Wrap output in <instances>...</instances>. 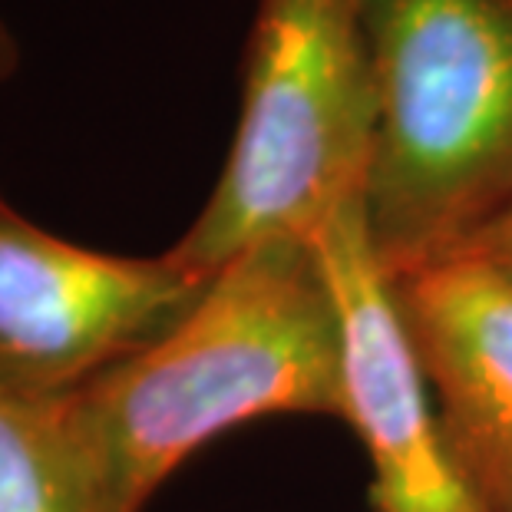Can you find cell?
<instances>
[{"label": "cell", "mask_w": 512, "mask_h": 512, "mask_svg": "<svg viewBox=\"0 0 512 512\" xmlns=\"http://www.w3.org/2000/svg\"><path fill=\"white\" fill-rule=\"evenodd\" d=\"M60 410L113 512H143L192 453L252 420H344V331L318 245L245 248L166 337Z\"/></svg>", "instance_id": "obj_1"}, {"label": "cell", "mask_w": 512, "mask_h": 512, "mask_svg": "<svg viewBox=\"0 0 512 512\" xmlns=\"http://www.w3.org/2000/svg\"><path fill=\"white\" fill-rule=\"evenodd\" d=\"M377 86L367 238L390 281L512 209V0H364Z\"/></svg>", "instance_id": "obj_2"}, {"label": "cell", "mask_w": 512, "mask_h": 512, "mask_svg": "<svg viewBox=\"0 0 512 512\" xmlns=\"http://www.w3.org/2000/svg\"><path fill=\"white\" fill-rule=\"evenodd\" d=\"M374 129L364 0H255L232 149L166 252L215 275L268 238H314L344 202L364 199Z\"/></svg>", "instance_id": "obj_3"}, {"label": "cell", "mask_w": 512, "mask_h": 512, "mask_svg": "<svg viewBox=\"0 0 512 512\" xmlns=\"http://www.w3.org/2000/svg\"><path fill=\"white\" fill-rule=\"evenodd\" d=\"M212 275L169 252H96L27 219L0 192V394L60 403L143 354Z\"/></svg>", "instance_id": "obj_4"}, {"label": "cell", "mask_w": 512, "mask_h": 512, "mask_svg": "<svg viewBox=\"0 0 512 512\" xmlns=\"http://www.w3.org/2000/svg\"><path fill=\"white\" fill-rule=\"evenodd\" d=\"M311 242L341 311L344 420L370 460V512H493L446 443L394 281L370 248L364 199L344 202Z\"/></svg>", "instance_id": "obj_5"}, {"label": "cell", "mask_w": 512, "mask_h": 512, "mask_svg": "<svg viewBox=\"0 0 512 512\" xmlns=\"http://www.w3.org/2000/svg\"><path fill=\"white\" fill-rule=\"evenodd\" d=\"M394 294L453 456L489 509L512 512V278L446 255Z\"/></svg>", "instance_id": "obj_6"}, {"label": "cell", "mask_w": 512, "mask_h": 512, "mask_svg": "<svg viewBox=\"0 0 512 512\" xmlns=\"http://www.w3.org/2000/svg\"><path fill=\"white\" fill-rule=\"evenodd\" d=\"M0 512H113L60 403L0 394Z\"/></svg>", "instance_id": "obj_7"}, {"label": "cell", "mask_w": 512, "mask_h": 512, "mask_svg": "<svg viewBox=\"0 0 512 512\" xmlns=\"http://www.w3.org/2000/svg\"><path fill=\"white\" fill-rule=\"evenodd\" d=\"M453 255H470V258H479L486 261V265L499 268L503 275L512 278V209L506 215H499V219L483 228L476 238H470L460 252Z\"/></svg>", "instance_id": "obj_8"}, {"label": "cell", "mask_w": 512, "mask_h": 512, "mask_svg": "<svg viewBox=\"0 0 512 512\" xmlns=\"http://www.w3.org/2000/svg\"><path fill=\"white\" fill-rule=\"evenodd\" d=\"M20 67V43L4 20H0V83H7Z\"/></svg>", "instance_id": "obj_9"}]
</instances>
